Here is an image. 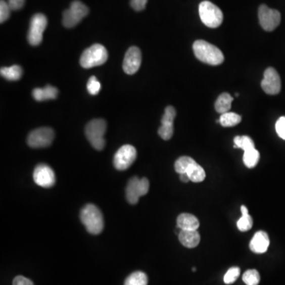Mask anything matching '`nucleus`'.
Returning <instances> with one entry per match:
<instances>
[{
    "label": "nucleus",
    "instance_id": "f257e3e1",
    "mask_svg": "<svg viewBox=\"0 0 285 285\" xmlns=\"http://www.w3.org/2000/svg\"><path fill=\"white\" fill-rule=\"evenodd\" d=\"M193 50L196 57L205 64L216 66L224 61L221 50L205 40H196L193 45Z\"/></svg>",
    "mask_w": 285,
    "mask_h": 285
},
{
    "label": "nucleus",
    "instance_id": "f03ea898",
    "mask_svg": "<svg viewBox=\"0 0 285 285\" xmlns=\"http://www.w3.org/2000/svg\"><path fill=\"white\" fill-rule=\"evenodd\" d=\"M80 219L88 232L92 234H99L104 228V219L99 208L89 204L82 209Z\"/></svg>",
    "mask_w": 285,
    "mask_h": 285
},
{
    "label": "nucleus",
    "instance_id": "7ed1b4c3",
    "mask_svg": "<svg viewBox=\"0 0 285 285\" xmlns=\"http://www.w3.org/2000/svg\"><path fill=\"white\" fill-rule=\"evenodd\" d=\"M106 132V122L103 119H94L86 124L85 134L90 145L96 150H103L106 145L104 135Z\"/></svg>",
    "mask_w": 285,
    "mask_h": 285
},
{
    "label": "nucleus",
    "instance_id": "20e7f679",
    "mask_svg": "<svg viewBox=\"0 0 285 285\" xmlns=\"http://www.w3.org/2000/svg\"><path fill=\"white\" fill-rule=\"evenodd\" d=\"M108 59V52L104 46L94 44L82 53L80 64L82 68H91L105 64Z\"/></svg>",
    "mask_w": 285,
    "mask_h": 285
},
{
    "label": "nucleus",
    "instance_id": "39448f33",
    "mask_svg": "<svg viewBox=\"0 0 285 285\" xmlns=\"http://www.w3.org/2000/svg\"><path fill=\"white\" fill-rule=\"evenodd\" d=\"M199 15L202 22L209 28L219 27L223 22L221 10L209 1H203L200 4Z\"/></svg>",
    "mask_w": 285,
    "mask_h": 285
},
{
    "label": "nucleus",
    "instance_id": "423d86ee",
    "mask_svg": "<svg viewBox=\"0 0 285 285\" xmlns=\"http://www.w3.org/2000/svg\"><path fill=\"white\" fill-rule=\"evenodd\" d=\"M89 13V9L80 1L75 0L71 3L69 9L63 14V25L67 28H72L79 24Z\"/></svg>",
    "mask_w": 285,
    "mask_h": 285
},
{
    "label": "nucleus",
    "instance_id": "0eeeda50",
    "mask_svg": "<svg viewBox=\"0 0 285 285\" xmlns=\"http://www.w3.org/2000/svg\"><path fill=\"white\" fill-rule=\"evenodd\" d=\"M149 186V181L146 177H142L141 179L137 177L131 178L126 187V198L128 203L132 205L137 204L139 198L148 194Z\"/></svg>",
    "mask_w": 285,
    "mask_h": 285
},
{
    "label": "nucleus",
    "instance_id": "6e6552de",
    "mask_svg": "<svg viewBox=\"0 0 285 285\" xmlns=\"http://www.w3.org/2000/svg\"><path fill=\"white\" fill-rule=\"evenodd\" d=\"M47 18L42 14H37L32 17L28 32V41L33 46L42 42L43 33L47 26Z\"/></svg>",
    "mask_w": 285,
    "mask_h": 285
},
{
    "label": "nucleus",
    "instance_id": "1a4fd4ad",
    "mask_svg": "<svg viewBox=\"0 0 285 285\" xmlns=\"http://www.w3.org/2000/svg\"><path fill=\"white\" fill-rule=\"evenodd\" d=\"M260 25L265 31H273L280 23L281 16L276 10L271 9L265 4L260 6L258 10Z\"/></svg>",
    "mask_w": 285,
    "mask_h": 285
},
{
    "label": "nucleus",
    "instance_id": "9d476101",
    "mask_svg": "<svg viewBox=\"0 0 285 285\" xmlns=\"http://www.w3.org/2000/svg\"><path fill=\"white\" fill-rule=\"evenodd\" d=\"M55 137V133L52 128H40L33 130L28 136L27 142L33 148H43L50 146Z\"/></svg>",
    "mask_w": 285,
    "mask_h": 285
},
{
    "label": "nucleus",
    "instance_id": "9b49d317",
    "mask_svg": "<svg viewBox=\"0 0 285 285\" xmlns=\"http://www.w3.org/2000/svg\"><path fill=\"white\" fill-rule=\"evenodd\" d=\"M137 156L135 148L132 145H126L121 147L114 158V164L118 170H125L132 166Z\"/></svg>",
    "mask_w": 285,
    "mask_h": 285
},
{
    "label": "nucleus",
    "instance_id": "f8f14e48",
    "mask_svg": "<svg viewBox=\"0 0 285 285\" xmlns=\"http://www.w3.org/2000/svg\"><path fill=\"white\" fill-rule=\"evenodd\" d=\"M261 85L262 90L268 94L275 95L280 93L281 80L277 71L273 68H267Z\"/></svg>",
    "mask_w": 285,
    "mask_h": 285
},
{
    "label": "nucleus",
    "instance_id": "ddd939ff",
    "mask_svg": "<svg viewBox=\"0 0 285 285\" xmlns=\"http://www.w3.org/2000/svg\"><path fill=\"white\" fill-rule=\"evenodd\" d=\"M33 181L39 186L50 188L55 185V174L48 165L39 164L33 171Z\"/></svg>",
    "mask_w": 285,
    "mask_h": 285
},
{
    "label": "nucleus",
    "instance_id": "4468645a",
    "mask_svg": "<svg viewBox=\"0 0 285 285\" xmlns=\"http://www.w3.org/2000/svg\"><path fill=\"white\" fill-rule=\"evenodd\" d=\"M142 62V55L139 48L132 46L129 48L124 57L123 62V69L128 75L136 73L140 68Z\"/></svg>",
    "mask_w": 285,
    "mask_h": 285
},
{
    "label": "nucleus",
    "instance_id": "2eb2a0df",
    "mask_svg": "<svg viewBox=\"0 0 285 285\" xmlns=\"http://www.w3.org/2000/svg\"><path fill=\"white\" fill-rule=\"evenodd\" d=\"M269 238L268 234L263 230L255 233L251 243L250 249L255 254H264L269 247Z\"/></svg>",
    "mask_w": 285,
    "mask_h": 285
},
{
    "label": "nucleus",
    "instance_id": "dca6fc26",
    "mask_svg": "<svg viewBox=\"0 0 285 285\" xmlns=\"http://www.w3.org/2000/svg\"><path fill=\"white\" fill-rule=\"evenodd\" d=\"M177 225L181 230H198L200 222L192 214L182 213L177 217Z\"/></svg>",
    "mask_w": 285,
    "mask_h": 285
},
{
    "label": "nucleus",
    "instance_id": "f3484780",
    "mask_svg": "<svg viewBox=\"0 0 285 285\" xmlns=\"http://www.w3.org/2000/svg\"><path fill=\"white\" fill-rule=\"evenodd\" d=\"M180 243L187 248H195L201 241V235L198 230H181L179 233Z\"/></svg>",
    "mask_w": 285,
    "mask_h": 285
},
{
    "label": "nucleus",
    "instance_id": "a211bd4d",
    "mask_svg": "<svg viewBox=\"0 0 285 285\" xmlns=\"http://www.w3.org/2000/svg\"><path fill=\"white\" fill-rule=\"evenodd\" d=\"M58 90L54 86L48 85L44 88H35L33 90V97L37 102L57 99Z\"/></svg>",
    "mask_w": 285,
    "mask_h": 285
},
{
    "label": "nucleus",
    "instance_id": "6ab92c4d",
    "mask_svg": "<svg viewBox=\"0 0 285 285\" xmlns=\"http://www.w3.org/2000/svg\"><path fill=\"white\" fill-rule=\"evenodd\" d=\"M232 101L233 98L230 96V93H221L216 99V103H215V108L216 111L222 114L227 113L230 110Z\"/></svg>",
    "mask_w": 285,
    "mask_h": 285
},
{
    "label": "nucleus",
    "instance_id": "aec40b11",
    "mask_svg": "<svg viewBox=\"0 0 285 285\" xmlns=\"http://www.w3.org/2000/svg\"><path fill=\"white\" fill-rule=\"evenodd\" d=\"M22 68L19 65H13L11 67H5L1 68L0 73L4 79L9 81H17L21 79L22 75Z\"/></svg>",
    "mask_w": 285,
    "mask_h": 285
},
{
    "label": "nucleus",
    "instance_id": "412c9836",
    "mask_svg": "<svg viewBox=\"0 0 285 285\" xmlns=\"http://www.w3.org/2000/svg\"><path fill=\"white\" fill-rule=\"evenodd\" d=\"M186 174L189 177L190 181L196 183L203 181L205 179V177H206L203 167L201 165L198 164V163H195L190 166V168L188 169Z\"/></svg>",
    "mask_w": 285,
    "mask_h": 285
},
{
    "label": "nucleus",
    "instance_id": "4be33fe9",
    "mask_svg": "<svg viewBox=\"0 0 285 285\" xmlns=\"http://www.w3.org/2000/svg\"><path fill=\"white\" fill-rule=\"evenodd\" d=\"M260 159V154L255 148L246 151L243 154V163L248 168H254L258 164Z\"/></svg>",
    "mask_w": 285,
    "mask_h": 285
},
{
    "label": "nucleus",
    "instance_id": "5701e85b",
    "mask_svg": "<svg viewBox=\"0 0 285 285\" xmlns=\"http://www.w3.org/2000/svg\"><path fill=\"white\" fill-rule=\"evenodd\" d=\"M241 121V116L231 112L222 114L219 118V123L223 127H234L240 124Z\"/></svg>",
    "mask_w": 285,
    "mask_h": 285
},
{
    "label": "nucleus",
    "instance_id": "b1692460",
    "mask_svg": "<svg viewBox=\"0 0 285 285\" xmlns=\"http://www.w3.org/2000/svg\"><path fill=\"white\" fill-rule=\"evenodd\" d=\"M197 162L188 156H182L177 159L174 164V168H175L176 172L179 174H186L190 166L194 165Z\"/></svg>",
    "mask_w": 285,
    "mask_h": 285
},
{
    "label": "nucleus",
    "instance_id": "393cba45",
    "mask_svg": "<svg viewBox=\"0 0 285 285\" xmlns=\"http://www.w3.org/2000/svg\"><path fill=\"white\" fill-rule=\"evenodd\" d=\"M148 279L145 272H135L128 276L124 285H148Z\"/></svg>",
    "mask_w": 285,
    "mask_h": 285
},
{
    "label": "nucleus",
    "instance_id": "a878e982",
    "mask_svg": "<svg viewBox=\"0 0 285 285\" xmlns=\"http://www.w3.org/2000/svg\"><path fill=\"white\" fill-rule=\"evenodd\" d=\"M234 148H241L244 152L255 148L254 141L248 135H238L234 139Z\"/></svg>",
    "mask_w": 285,
    "mask_h": 285
},
{
    "label": "nucleus",
    "instance_id": "bb28decb",
    "mask_svg": "<svg viewBox=\"0 0 285 285\" xmlns=\"http://www.w3.org/2000/svg\"><path fill=\"white\" fill-rule=\"evenodd\" d=\"M243 280L247 285H258L260 282L259 272L256 269H249L244 272Z\"/></svg>",
    "mask_w": 285,
    "mask_h": 285
},
{
    "label": "nucleus",
    "instance_id": "cd10ccee",
    "mask_svg": "<svg viewBox=\"0 0 285 285\" xmlns=\"http://www.w3.org/2000/svg\"><path fill=\"white\" fill-rule=\"evenodd\" d=\"M176 117V110L173 106H167L165 110L164 114L162 117V125L174 126V118Z\"/></svg>",
    "mask_w": 285,
    "mask_h": 285
},
{
    "label": "nucleus",
    "instance_id": "c85d7f7f",
    "mask_svg": "<svg viewBox=\"0 0 285 285\" xmlns=\"http://www.w3.org/2000/svg\"><path fill=\"white\" fill-rule=\"evenodd\" d=\"M237 227L239 230L243 232L251 230L253 227V219L251 215H242V217L238 220Z\"/></svg>",
    "mask_w": 285,
    "mask_h": 285
},
{
    "label": "nucleus",
    "instance_id": "c756f323",
    "mask_svg": "<svg viewBox=\"0 0 285 285\" xmlns=\"http://www.w3.org/2000/svg\"><path fill=\"white\" fill-rule=\"evenodd\" d=\"M240 275V269L239 267H232L227 270L223 277V281L227 284H230L235 282Z\"/></svg>",
    "mask_w": 285,
    "mask_h": 285
},
{
    "label": "nucleus",
    "instance_id": "7c9ffc66",
    "mask_svg": "<svg viewBox=\"0 0 285 285\" xmlns=\"http://www.w3.org/2000/svg\"><path fill=\"white\" fill-rule=\"evenodd\" d=\"M11 11L12 10L10 8L8 2H6L5 0H1L0 1V22L1 23L9 19Z\"/></svg>",
    "mask_w": 285,
    "mask_h": 285
},
{
    "label": "nucleus",
    "instance_id": "2f4dec72",
    "mask_svg": "<svg viewBox=\"0 0 285 285\" xmlns=\"http://www.w3.org/2000/svg\"><path fill=\"white\" fill-rule=\"evenodd\" d=\"M86 87H87L88 92H89L90 94H98L101 90L100 82H99V81L96 79V77H90V79L88 80Z\"/></svg>",
    "mask_w": 285,
    "mask_h": 285
},
{
    "label": "nucleus",
    "instance_id": "473e14b6",
    "mask_svg": "<svg viewBox=\"0 0 285 285\" xmlns=\"http://www.w3.org/2000/svg\"><path fill=\"white\" fill-rule=\"evenodd\" d=\"M158 133L160 135V137L164 140H169L171 139L174 134V126H166V125H161L159 128Z\"/></svg>",
    "mask_w": 285,
    "mask_h": 285
},
{
    "label": "nucleus",
    "instance_id": "72a5a7b5",
    "mask_svg": "<svg viewBox=\"0 0 285 285\" xmlns=\"http://www.w3.org/2000/svg\"><path fill=\"white\" fill-rule=\"evenodd\" d=\"M276 131L277 135L285 140V116L278 119L276 123Z\"/></svg>",
    "mask_w": 285,
    "mask_h": 285
},
{
    "label": "nucleus",
    "instance_id": "f704fd0d",
    "mask_svg": "<svg viewBox=\"0 0 285 285\" xmlns=\"http://www.w3.org/2000/svg\"><path fill=\"white\" fill-rule=\"evenodd\" d=\"M148 0H131L130 5L135 11H141L146 8Z\"/></svg>",
    "mask_w": 285,
    "mask_h": 285
},
{
    "label": "nucleus",
    "instance_id": "c9c22d12",
    "mask_svg": "<svg viewBox=\"0 0 285 285\" xmlns=\"http://www.w3.org/2000/svg\"><path fill=\"white\" fill-rule=\"evenodd\" d=\"M8 4L12 11H18L23 8L25 0H8Z\"/></svg>",
    "mask_w": 285,
    "mask_h": 285
},
{
    "label": "nucleus",
    "instance_id": "e433bc0d",
    "mask_svg": "<svg viewBox=\"0 0 285 285\" xmlns=\"http://www.w3.org/2000/svg\"><path fill=\"white\" fill-rule=\"evenodd\" d=\"M13 285H34L33 282L25 276H18L14 279Z\"/></svg>",
    "mask_w": 285,
    "mask_h": 285
},
{
    "label": "nucleus",
    "instance_id": "4c0bfd02",
    "mask_svg": "<svg viewBox=\"0 0 285 285\" xmlns=\"http://www.w3.org/2000/svg\"><path fill=\"white\" fill-rule=\"evenodd\" d=\"M180 180L184 183H187L190 181L189 177H188V174H180Z\"/></svg>",
    "mask_w": 285,
    "mask_h": 285
}]
</instances>
